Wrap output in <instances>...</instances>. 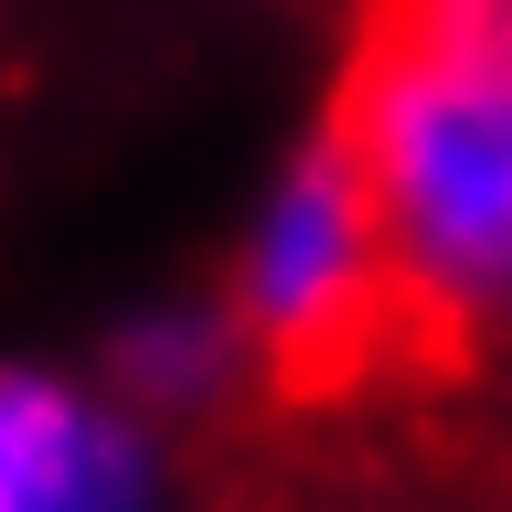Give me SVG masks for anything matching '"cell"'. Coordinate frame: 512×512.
Segmentation results:
<instances>
[{
	"label": "cell",
	"instance_id": "7a4b0ae2",
	"mask_svg": "<svg viewBox=\"0 0 512 512\" xmlns=\"http://www.w3.org/2000/svg\"><path fill=\"white\" fill-rule=\"evenodd\" d=\"M406 288H395V256L374 235V203L352 182L342 150H310L246 224V256H235V331H246L278 374L331 384L352 363H374L395 331H406Z\"/></svg>",
	"mask_w": 512,
	"mask_h": 512
},
{
	"label": "cell",
	"instance_id": "277c9868",
	"mask_svg": "<svg viewBox=\"0 0 512 512\" xmlns=\"http://www.w3.org/2000/svg\"><path fill=\"white\" fill-rule=\"evenodd\" d=\"M224 352H235V331H224V320L160 310V320H139V331H128V384H139V395H203Z\"/></svg>",
	"mask_w": 512,
	"mask_h": 512
},
{
	"label": "cell",
	"instance_id": "3957f363",
	"mask_svg": "<svg viewBox=\"0 0 512 512\" xmlns=\"http://www.w3.org/2000/svg\"><path fill=\"white\" fill-rule=\"evenodd\" d=\"M0 512H160L150 438L64 374H0Z\"/></svg>",
	"mask_w": 512,
	"mask_h": 512
},
{
	"label": "cell",
	"instance_id": "6da1fadb",
	"mask_svg": "<svg viewBox=\"0 0 512 512\" xmlns=\"http://www.w3.org/2000/svg\"><path fill=\"white\" fill-rule=\"evenodd\" d=\"M352 182L374 203L395 288L427 331L512 310V75L448 43L363 22L342 86Z\"/></svg>",
	"mask_w": 512,
	"mask_h": 512
}]
</instances>
